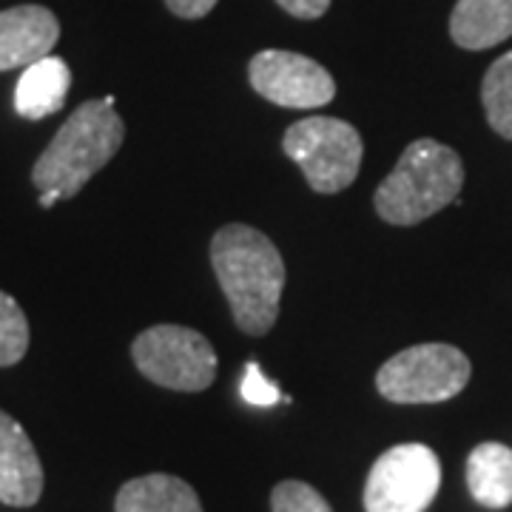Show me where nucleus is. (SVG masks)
<instances>
[{"mask_svg": "<svg viewBox=\"0 0 512 512\" xmlns=\"http://www.w3.org/2000/svg\"><path fill=\"white\" fill-rule=\"evenodd\" d=\"M481 103L495 134L512 140V52L498 57L487 69L481 83Z\"/></svg>", "mask_w": 512, "mask_h": 512, "instance_id": "obj_15", "label": "nucleus"}, {"mask_svg": "<svg viewBox=\"0 0 512 512\" xmlns=\"http://www.w3.org/2000/svg\"><path fill=\"white\" fill-rule=\"evenodd\" d=\"M43 495V464L26 430L0 410V504L32 507Z\"/></svg>", "mask_w": 512, "mask_h": 512, "instance_id": "obj_10", "label": "nucleus"}, {"mask_svg": "<svg viewBox=\"0 0 512 512\" xmlns=\"http://www.w3.org/2000/svg\"><path fill=\"white\" fill-rule=\"evenodd\" d=\"M239 390H242V399L248 404H254V407H271V404L282 399L279 387L265 379L262 367L256 365V362L245 365V376H242V387Z\"/></svg>", "mask_w": 512, "mask_h": 512, "instance_id": "obj_18", "label": "nucleus"}, {"mask_svg": "<svg viewBox=\"0 0 512 512\" xmlns=\"http://www.w3.org/2000/svg\"><path fill=\"white\" fill-rule=\"evenodd\" d=\"M470 359L453 345L427 342L399 350L376 373V390L393 404H439L470 382Z\"/></svg>", "mask_w": 512, "mask_h": 512, "instance_id": "obj_5", "label": "nucleus"}, {"mask_svg": "<svg viewBox=\"0 0 512 512\" xmlns=\"http://www.w3.org/2000/svg\"><path fill=\"white\" fill-rule=\"evenodd\" d=\"M220 0H165V6L177 15V18L185 20H197L205 18Z\"/></svg>", "mask_w": 512, "mask_h": 512, "instance_id": "obj_20", "label": "nucleus"}, {"mask_svg": "<svg viewBox=\"0 0 512 512\" xmlns=\"http://www.w3.org/2000/svg\"><path fill=\"white\" fill-rule=\"evenodd\" d=\"M441 487L439 456L427 444H396L376 458L365 484L367 512H424Z\"/></svg>", "mask_w": 512, "mask_h": 512, "instance_id": "obj_7", "label": "nucleus"}, {"mask_svg": "<svg viewBox=\"0 0 512 512\" xmlns=\"http://www.w3.org/2000/svg\"><path fill=\"white\" fill-rule=\"evenodd\" d=\"M288 15L299 20H316L328 12L330 0H276Z\"/></svg>", "mask_w": 512, "mask_h": 512, "instance_id": "obj_19", "label": "nucleus"}, {"mask_svg": "<svg viewBox=\"0 0 512 512\" xmlns=\"http://www.w3.org/2000/svg\"><path fill=\"white\" fill-rule=\"evenodd\" d=\"M282 151L302 168L316 194H339L359 177L365 143L356 128L336 117H305L282 137Z\"/></svg>", "mask_w": 512, "mask_h": 512, "instance_id": "obj_4", "label": "nucleus"}, {"mask_svg": "<svg viewBox=\"0 0 512 512\" xmlns=\"http://www.w3.org/2000/svg\"><path fill=\"white\" fill-rule=\"evenodd\" d=\"M126 140V123L114 111V97L86 100L60 126L52 143L37 157L32 183L43 191H57L60 200H72L94 174L114 160Z\"/></svg>", "mask_w": 512, "mask_h": 512, "instance_id": "obj_2", "label": "nucleus"}, {"mask_svg": "<svg viewBox=\"0 0 512 512\" xmlns=\"http://www.w3.org/2000/svg\"><path fill=\"white\" fill-rule=\"evenodd\" d=\"M72 89V72L60 57H43L26 66L15 89V111L23 120H43L63 109Z\"/></svg>", "mask_w": 512, "mask_h": 512, "instance_id": "obj_12", "label": "nucleus"}, {"mask_svg": "<svg viewBox=\"0 0 512 512\" xmlns=\"http://www.w3.org/2000/svg\"><path fill=\"white\" fill-rule=\"evenodd\" d=\"M131 359L148 382L165 390L202 393L217 379V350L200 330L183 325H154L143 330Z\"/></svg>", "mask_w": 512, "mask_h": 512, "instance_id": "obj_6", "label": "nucleus"}, {"mask_svg": "<svg viewBox=\"0 0 512 512\" xmlns=\"http://www.w3.org/2000/svg\"><path fill=\"white\" fill-rule=\"evenodd\" d=\"M29 350L26 313L9 293L0 291V367L18 365Z\"/></svg>", "mask_w": 512, "mask_h": 512, "instance_id": "obj_16", "label": "nucleus"}, {"mask_svg": "<svg viewBox=\"0 0 512 512\" xmlns=\"http://www.w3.org/2000/svg\"><path fill=\"white\" fill-rule=\"evenodd\" d=\"M60 23L46 6H12L0 12V72L26 69L52 55Z\"/></svg>", "mask_w": 512, "mask_h": 512, "instance_id": "obj_9", "label": "nucleus"}, {"mask_svg": "<svg viewBox=\"0 0 512 512\" xmlns=\"http://www.w3.org/2000/svg\"><path fill=\"white\" fill-rule=\"evenodd\" d=\"M464 185V163L439 140H416L404 148L396 168L376 188V214L390 225H419L458 200Z\"/></svg>", "mask_w": 512, "mask_h": 512, "instance_id": "obj_3", "label": "nucleus"}, {"mask_svg": "<svg viewBox=\"0 0 512 512\" xmlns=\"http://www.w3.org/2000/svg\"><path fill=\"white\" fill-rule=\"evenodd\" d=\"M211 265L237 328L248 336L274 328L285 291V262L274 242L251 225H225L211 239Z\"/></svg>", "mask_w": 512, "mask_h": 512, "instance_id": "obj_1", "label": "nucleus"}, {"mask_svg": "<svg viewBox=\"0 0 512 512\" xmlns=\"http://www.w3.org/2000/svg\"><path fill=\"white\" fill-rule=\"evenodd\" d=\"M37 202H40V208H52L55 202H60V194H57V191H43Z\"/></svg>", "mask_w": 512, "mask_h": 512, "instance_id": "obj_21", "label": "nucleus"}, {"mask_svg": "<svg viewBox=\"0 0 512 512\" xmlns=\"http://www.w3.org/2000/svg\"><path fill=\"white\" fill-rule=\"evenodd\" d=\"M450 37L461 49L484 52L512 37V0H458Z\"/></svg>", "mask_w": 512, "mask_h": 512, "instance_id": "obj_11", "label": "nucleus"}, {"mask_svg": "<svg viewBox=\"0 0 512 512\" xmlns=\"http://www.w3.org/2000/svg\"><path fill=\"white\" fill-rule=\"evenodd\" d=\"M248 80L259 97L282 109H322L336 97V80L322 63L282 49L254 55Z\"/></svg>", "mask_w": 512, "mask_h": 512, "instance_id": "obj_8", "label": "nucleus"}, {"mask_svg": "<svg viewBox=\"0 0 512 512\" xmlns=\"http://www.w3.org/2000/svg\"><path fill=\"white\" fill-rule=\"evenodd\" d=\"M114 512H202L194 487L168 473H151L126 481L117 493Z\"/></svg>", "mask_w": 512, "mask_h": 512, "instance_id": "obj_13", "label": "nucleus"}, {"mask_svg": "<svg viewBox=\"0 0 512 512\" xmlns=\"http://www.w3.org/2000/svg\"><path fill=\"white\" fill-rule=\"evenodd\" d=\"M467 487L481 507L504 510L512 504V450L484 441L467 458Z\"/></svg>", "mask_w": 512, "mask_h": 512, "instance_id": "obj_14", "label": "nucleus"}, {"mask_svg": "<svg viewBox=\"0 0 512 512\" xmlns=\"http://www.w3.org/2000/svg\"><path fill=\"white\" fill-rule=\"evenodd\" d=\"M271 510L274 512H333L325 495L313 490L305 481H282L271 493Z\"/></svg>", "mask_w": 512, "mask_h": 512, "instance_id": "obj_17", "label": "nucleus"}]
</instances>
